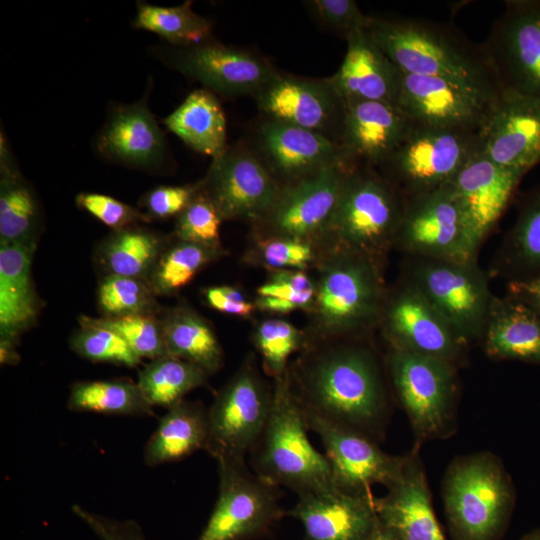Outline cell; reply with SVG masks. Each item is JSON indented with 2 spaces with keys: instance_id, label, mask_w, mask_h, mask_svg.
Wrapping results in <instances>:
<instances>
[{
  "instance_id": "7402d4cb",
  "label": "cell",
  "mask_w": 540,
  "mask_h": 540,
  "mask_svg": "<svg viewBox=\"0 0 540 540\" xmlns=\"http://www.w3.org/2000/svg\"><path fill=\"white\" fill-rule=\"evenodd\" d=\"M480 135L486 157L526 174L540 164V100L502 90Z\"/></svg>"
},
{
  "instance_id": "9f6ffc18",
  "label": "cell",
  "mask_w": 540,
  "mask_h": 540,
  "mask_svg": "<svg viewBox=\"0 0 540 540\" xmlns=\"http://www.w3.org/2000/svg\"><path fill=\"white\" fill-rule=\"evenodd\" d=\"M370 540H396L394 536L383 526H381Z\"/></svg>"
},
{
  "instance_id": "4316f807",
  "label": "cell",
  "mask_w": 540,
  "mask_h": 540,
  "mask_svg": "<svg viewBox=\"0 0 540 540\" xmlns=\"http://www.w3.org/2000/svg\"><path fill=\"white\" fill-rule=\"evenodd\" d=\"M105 158L135 168H156L167 156L166 140L147 99L119 106L111 112L96 139Z\"/></svg>"
},
{
  "instance_id": "f35d334b",
  "label": "cell",
  "mask_w": 540,
  "mask_h": 540,
  "mask_svg": "<svg viewBox=\"0 0 540 540\" xmlns=\"http://www.w3.org/2000/svg\"><path fill=\"white\" fill-rule=\"evenodd\" d=\"M160 241L152 233L124 228L108 240L104 247V261L111 275L141 278L155 265Z\"/></svg>"
},
{
  "instance_id": "11a10c76",
  "label": "cell",
  "mask_w": 540,
  "mask_h": 540,
  "mask_svg": "<svg viewBox=\"0 0 540 540\" xmlns=\"http://www.w3.org/2000/svg\"><path fill=\"white\" fill-rule=\"evenodd\" d=\"M19 361V355L14 347V340L1 339L0 342V362L1 364H16Z\"/></svg>"
},
{
  "instance_id": "8992f818",
  "label": "cell",
  "mask_w": 540,
  "mask_h": 540,
  "mask_svg": "<svg viewBox=\"0 0 540 540\" xmlns=\"http://www.w3.org/2000/svg\"><path fill=\"white\" fill-rule=\"evenodd\" d=\"M481 151L480 132L413 124L400 145L377 167L406 200L449 184Z\"/></svg>"
},
{
  "instance_id": "44dd1931",
  "label": "cell",
  "mask_w": 540,
  "mask_h": 540,
  "mask_svg": "<svg viewBox=\"0 0 540 540\" xmlns=\"http://www.w3.org/2000/svg\"><path fill=\"white\" fill-rule=\"evenodd\" d=\"M257 156L289 185L336 164L352 167L341 145L319 133L265 117L257 130ZM354 168V167H352Z\"/></svg>"
},
{
  "instance_id": "ab89813d",
  "label": "cell",
  "mask_w": 540,
  "mask_h": 540,
  "mask_svg": "<svg viewBox=\"0 0 540 540\" xmlns=\"http://www.w3.org/2000/svg\"><path fill=\"white\" fill-rule=\"evenodd\" d=\"M214 247L182 241L155 266L152 287L161 294L173 293L193 278L214 254Z\"/></svg>"
},
{
  "instance_id": "7a4b0ae2",
  "label": "cell",
  "mask_w": 540,
  "mask_h": 540,
  "mask_svg": "<svg viewBox=\"0 0 540 540\" xmlns=\"http://www.w3.org/2000/svg\"><path fill=\"white\" fill-rule=\"evenodd\" d=\"M367 30L404 73L444 78L494 98L502 93L483 45L472 42L452 25L368 16Z\"/></svg>"
},
{
  "instance_id": "f5cc1de1",
  "label": "cell",
  "mask_w": 540,
  "mask_h": 540,
  "mask_svg": "<svg viewBox=\"0 0 540 540\" xmlns=\"http://www.w3.org/2000/svg\"><path fill=\"white\" fill-rule=\"evenodd\" d=\"M208 304L223 313L241 317L249 316L254 305L236 288L230 286L211 287L205 292Z\"/></svg>"
},
{
  "instance_id": "74e56055",
  "label": "cell",
  "mask_w": 540,
  "mask_h": 540,
  "mask_svg": "<svg viewBox=\"0 0 540 540\" xmlns=\"http://www.w3.org/2000/svg\"><path fill=\"white\" fill-rule=\"evenodd\" d=\"M187 1L173 7L137 2L133 27L153 32L173 46H191L211 40L212 24Z\"/></svg>"
},
{
  "instance_id": "2e32d148",
  "label": "cell",
  "mask_w": 540,
  "mask_h": 540,
  "mask_svg": "<svg viewBox=\"0 0 540 540\" xmlns=\"http://www.w3.org/2000/svg\"><path fill=\"white\" fill-rule=\"evenodd\" d=\"M203 189L222 219H264L283 188L255 152L236 146L213 159Z\"/></svg>"
},
{
  "instance_id": "e575fe53",
  "label": "cell",
  "mask_w": 540,
  "mask_h": 540,
  "mask_svg": "<svg viewBox=\"0 0 540 540\" xmlns=\"http://www.w3.org/2000/svg\"><path fill=\"white\" fill-rule=\"evenodd\" d=\"M161 325L169 356L197 365L208 375L221 367V346L212 329L200 317L187 311H176Z\"/></svg>"
},
{
  "instance_id": "bcb514c9",
  "label": "cell",
  "mask_w": 540,
  "mask_h": 540,
  "mask_svg": "<svg viewBox=\"0 0 540 540\" xmlns=\"http://www.w3.org/2000/svg\"><path fill=\"white\" fill-rule=\"evenodd\" d=\"M221 220L211 200L199 193L179 215L176 232L182 241L213 247L219 240Z\"/></svg>"
},
{
  "instance_id": "5bb4252c",
  "label": "cell",
  "mask_w": 540,
  "mask_h": 540,
  "mask_svg": "<svg viewBox=\"0 0 540 540\" xmlns=\"http://www.w3.org/2000/svg\"><path fill=\"white\" fill-rule=\"evenodd\" d=\"M302 412L308 430L317 434L323 444L339 490L371 494L372 485L382 484L387 488L401 475L405 456L389 455L372 438L357 430Z\"/></svg>"
},
{
  "instance_id": "f6af8a7d",
  "label": "cell",
  "mask_w": 540,
  "mask_h": 540,
  "mask_svg": "<svg viewBox=\"0 0 540 540\" xmlns=\"http://www.w3.org/2000/svg\"><path fill=\"white\" fill-rule=\"evenodd\" d=\"M152 301L151 291L139 278L110 275L98 290L99 306L110 317L147 314Z\"/></svg>"
},
{
  "instance_id": "c3c4849f",
  "label": "cell",
  "mask_w": 540,
  "mask_h": 540,
  "mask_svg": "<svg viewBox=\"0 0 540 540\" xmlns=\"http://www.w3.org/2000/svg\"><path fill=\"white\" fill-rule=\"evenodd\" d=\"M77 205L109 227L120 230L130 224L144 220L137 210L104 194L81 193L76 197Z\"/></svg>"
},
{
  "instance_id": "3957f363",
  "label": "cell",
  "mask_w": 540,
  "mask_h": 540,
  "mask_svg": "<svg viewBox=\"0 0 540 540\" xmlns=\"http://www.w3.org/2000/svg\"><path fill=\"white\" fill-rule=\"evenodd\" d=\"M307 431L286 372L275 379L269 416L249 454L251 470L297 496L338 489L326 456L312 445Z\"/></svg>"
},
{
  "instance_id": "8d00e7d4",
  "label": "cell",
  "mask_w": 540,
  "mask_h": 540,
  "mask_svg": "<svg viewBox=\"0 0 540 540\" xmlns=\"http://www.w3.org/2000/svg\"><path fill=\"white\" fill-rule=\"evenodd\" d=\"M208 374L197 365L172 356L152 360L138 375V386L153 406L167 410L192 390L207 383Z\"/></svg>"
},
{
  "instance_id": "836d02e7",
  "label": "cell",
  "mask_w": 540,
  "mask_h": 540,
  "mask_svg": "<svg viewBox=\"0 0 540 540\" xmlns=\"http://www.w3.org/2000/svg\"><path fill=\"white\" fill-rule=\"evenodd\" d=\"M0 245L34 241L39 218L36 196L19 173L1 133Z\"/></svg>"
},
{
  "instance_id": "681fc988",
  "label": "cell",
  "mask_w": 540,
  "mask_h": 540,
  "mask_svg": "<svg viewBox=\"0 0 540 540\" xmlns=\"http://www.w3.org/2000/svg\"><path fill=\"white\" fill-rule=\"evenodd\" d=\"M263 261L274 268H303L313 257L307 241L277 237L262 243Z\"/></svg>"
},
{
  "instance_id": "f546056e",
  "label": "cell",
  "mask_w": 540,
  "mask_h": 540,
  "mask_svg": "<svg viewBox=\"0 0 540 540\" xmlns=\"http://www.w3.org/2000/svg\"><path fill=\"white\" fill-rule=\"evenodd\" d=\"M34 241L0 245V333L14 340L37 316L31 278Z\"/></svg>"
},
{
  "instance_id": "4fadbf2b",
  "label": "cell",
  "mask_w": 540,
  "mask_h": 540,
  "mask_svg": "<svg viewBox=\"0 0 540 540\" xmlns=\"http://www.w3.org/2000/svg\"><path fill=\"white\" fill-rule=\"evenodd\" d=\"M502 90L540 100V0H507L482 43Z\"/></svg>"
},
{
  "instance_id": "52a82bcc",
  "label": "cell",
  "mask_w": 540,
  "mask_h": 540,
  "mask_svg": "<svg viewBox=\"0 0 540 540\" xmlns=\"http://www.w3.org/2000/svg\"><path fill=\"white\" fill-rule=\"evenodd\" d=\"M407 278L445 317L463 344L481 338L494 295L477 258L409 257Z\"/></svg>"
},
{
  "instance_id": "277c9868",
  "label": "cell",
  "mask_w": 540,
  "mask_h": 540,
  "mask_svg": "<svg viewBox=\"0 0 540 540\" xmlns=\"http://www.w3.org/2000/svg\"><path fill=\"white\" fill-rule=\"evenodd\" d=\"M453 540H498L508 522L512 488L502 464L488 452L456 459L443 481Z\"/></svg>"
},
{
  "instance_id": "1f68e13d",
  "label": "cell",
  "mask_w": 540,
  "mask_h": 540,
  "mask_svg": "<svg viewBox=\"0 0 540 540\" xmlns=\"http://www.w3.org/2000/svg\"><path fill=\"white\" fill-rule=\"evenodd\" d=\"M494 269L508 282L540 276V183L522 196Z\"/></svg>"
},
{
  "instance_id": "603a6c76",
  "label": "cell",
  "mask_w": 540,
  "mask_h": 540,
  "mask_svg": "<svg viewBox=\"0 0 540 540\" xmlns=\"http://www.w3.org/2000/svg\"><path fill=\"white\" fill-rule=\"evenodd\" d=\"M524 172L501 167L482 151L449 183L478 250L511 200Z\"/></svg>"
},
{
  "instance_id": "30bf717a",
  "label": "cell",
  "mask_w": 540,
  "mask_h": 540,
  "mask_svg": "<svg viewBox=\"0 0 540 540\" xmlns=\"http://www.w3.org/2000/svg\"><path fill=\"white\" fill-rule=\"evenodd\" d=\"M315 295L319 321L330 334L364 329L382 315L384 291L376 262L357 253L339 250Z\"/></svg>"
},
{
  "instance_id": "816d5d0a",
  "label": "cell",
  "mask_w": 540,
  "mask_h": 540,
  "mask_svg": "<svg viewBox=\"0 0 540 540\" xmlns=\"http://www.w3.org/2000/svg\"><path fill=\"white\" fill-rule=\"evenodd\" d=\"M72 512L101 540H145L143 531L134 520H116L86 510L74 504Z\"/></svg>"
},
{
  "instance_id": "7bdbcfd3",
  "label": "cell",
  "mask_w": 540,
  "mask_h": 540,
  "mask_svg": "<svg viewBox=\"0 0 540 540\" xmlns=\"http://www.w3.org/2000/svg\"><path fill=\"white\" fill-rule=\"evenodd\" d=\"M81 329L71 339L73 350L94 362L137 366L141 358L113 331L81 321Z\"/></svg>"
},
{
  "instance_id": "9c48e42d",
  "label": "cell",
  "mask_w": 540,
  "mask_h": 540,
  "mask_svg": "<svg viewBox=\"0 0 540 540\" xmlns=\"http://www.w3.org/2000/svg\"><path fill=\"white\" fill-rule=\"evenodd\" d=\"M273 387L247 360L218 392L208 409L204 450L218 460H246L269 416Z\"/></svg>"
},
{
  "instance_id": "cb8c5ba5",
  "label": "cell",
  "mask_w": 540,
  "mask_h": 540,
  "mask_svg": "<svg viewBox=\"0 0 540 540\" xmlns=\"http://www.w3.org/2000/svg\"><path fill=\"white\" fill-rule=\"evenodd\" d=\"M375 499L339 489L310 493L286 515L302 524L305 540H370L380 527Z\"/></svg>"
},
{
  "instance_id": "6da1fadb",
  "label": "cell",
  "mask_w": 540,
  "mask_h": 540,
  "mask_svg": "<svg viewBox=\"0 0 540 540\" xmlns=\"http://www.w3.org/2000/svg\"><path fill=\"white\" fill-rule=\"evenodd\" d=\"M288 374L304 411L357 430L374 440L386 417L387 400L373 355L358 347L312 353Z\"/></svg>"
},
{
  "instance_id": "f1b7e54d",
  "label": "cell",
  "mask_w": 540,
  "mask_h": 540,
  "mask_svg": "<svg viewBox=\"0 0 540 540\" xmlns=\"http://www.w3.org/2000/svg\"><path fill=\"white\" fill-rule=\"evenodd\" d=\"M480 340L490 358L540 365V314L509 296H494Z\"/></svg>"
},
{
  "instance_id": "e0dca14e",
  "label": "cell",
  "mask_w": 540,
  "mask_h": 540,
  "mask_svg": "<svg viewBox=\"0 0 540 540\" xmlns=\"http://www.w3.org/2000/svg\"><path fill=\"white\" fill-rule=\"evenodd\" d=\"M497 100L444 78L402 72L397 105L417 125L481 132Z\"/></svg>"
},
{
  "instance_id": "b9f144b4",
  "label": "cell",
  "mask_w": 540,
  "mask_h": 540,
  "mask_svg": "<svg viewBox=\"0 0 540 540\" xmlns=\"http://www.w3.org/2000/svg\"><path fill=\"white\" fill-rule=\"evenodd\" d=\"M256 305L266 311L288 313L309 306L315 296L310 278L301 271L280 270L257 290Z\"/></svg>"
},
{
  "instance_id": "5b68a950",
  "label": "cell",
  "mask_w": 540,
  "mask_h": 540,
  "mask_svg": "<svg viewBox=\"0 0 540 540\" xmlns=\"http://www.w3.org/2000/svg\"><path fill=\"white\" fill-rule=\"evenodd\" d=\"M404 200L374 167L352 169L328 225L340 250L376 262L395 243Z\"/></svg>"
},
{
  "instance_id": "7c38bea8",
  "label": "cell",
  "mask_w": 540,
  "mask_h": 540,
  "mask_svg": "<svg viewBox=\"0 0 540 540\" xmlns=\"http://www.w3.org/2000/svg\"><path fill=\"white\" fill-rule=\"evenodd\" d=\"M408 257L446 260L477 258L450 184L404 200L395 243Z\"/></svg>"
},
{
  "instance_id": "ac0fdd59",
  "label": "cell",
  "mask_w": 540,
  "mask_h": 540,
  "mask_svg": "<svg viewBox=\"0 0 540 540\" xmlns=\"http://www.w3.org/2000/svg\"><path fill=\"white\" fill-rule=\"evenodd\" d=\"M265 117L319 133L340 144L346 102L332 80L279 74L256 95Z\"/></svg>"
},
{
  "instance_id": "60d3db41",
  "label": "cell",
  "mask_w": 540,
  "mask_h": 540,
  "mask_svg": "<svg viewBox=\"0 0 540 540\" xmlns=\"http://www.w3.org/2000/svg\"><path fill=\"white\" fill-rule=\"evenodd\" d=\"M82 322L109 329L119 335L140 358L152 360L168 355L162 325L148 314H131Z\"/></svg>"
},
{
  "instance_id": "ffe728a7",
  "label": "cell",
  "mask_w": 540,
  "mask_h": 540,
  "mask_svg": "<svg viewBox=\"0 0 540 540\" xmlns=\"http://www.w3.org/2000/svg\"><path fill=\"white\" fill-rule=\"evenodd\" d=\"M352 169L336 164L290 184L282 189L264 219L277 236L283 238L307 241L308 237L327 230Z\"/></svg>"
},
{
  "instance_id": "ee69618b",
  "label": "cell",
  "mask_w": 540,
  "mask_h": 540,
  "mask_svg": "<svg viewBox=\"0 0 540 540\" xmlns=\"http://www.w3.org/2000/svg\"><path fill=\"white\" fill-rule=\"evenodd\" d=\"M301 333L290 323L271 319L257 328L255 344L266 372L275 379L287 372V362L292 353L302 347Z\"/></svg>"
},
{
  "instance_id": "7dc6e473",
  "label": "cell",
  "mask_w": 540,
  "mask_h": 540,
  "mask_svg": "<svg viewBox=\"0 0 540 540\" xmlns=\"http://www.w3.org/2000/svg\"><path fill=\"white\" fill-rule=\"evenodd\" d=\"M317 19L328 29L348 40L367 29L368 16L353 0H313L307 2Z\"/></svg>"
},
{
  "instance_id": "db71d44e",
  "label": "cell",
  "mask_w": 540,
  "mask_h": 540,
  "mask_svg": "<svg viewBox=\"0 0 540 540\" xmlns=\"http://www.w3.org/2000/svg\"><path fill=\"white\" fill-rule=\"evenodd\" d=\"M507 296L540 314V276L507 283Z\"/></svg>"
},
{
  "instance_id": "d6a6232c",
  "label": "cell",
  "mask_w": 540,
  "mask_h": 540,
  "mask_svg": "<svg viewBox=\"0 0 540 540\" xmlns=\"http://www.w3.org/2000/svg\"><path fill=\"white\" fill-rule=\"evenodd\" d=\"M165 126L193 150L220 157L226 151V118L214 93L192 91L171 114Z\"/></svg>"
},
{
  "instance_id": "484cf974",
  "label": "cell",
  "mask_w": 540,
  "mask_h": 540,
  "mask_svg": "<svg viewBox=\"0 0 540 540\" xmlns=\"http://www.w3.org/2000/svg\"><path fill=\"white\" fill-rule=\"evenodd\" d=\"M381 526L396 540H446L436 519L423 465L405 455L403 470L387 493L375 499Z\"/></svg>"
},
{
  "instance_id": "ba28073f",
  "label": "cell",
  "mask_w": 540,
  "mask_h": 540,
  "mask_svg": "<svg viewBox=\"0 0 540 540\" xmlns=\"http://www.w3.org/2000/svg\"><path fill=\"white\" fill-rule=\"evenodd\" d=\"M218 498L197 540H252L286 515L280 488L258 477L246 460H218Z\"/></svg>"
},
{
  "instance_id": "4dcf8cb0",
  "label": "cell",
  "mask_w": 540,
  "mask_h": 540,
  "mask_svg": "<svg viewBox=\"0 0 540 540\" xmlns=\"http://www.w3.org/2000/svg\"><path fill=\"white\" fill-rule=\"evenodd\" d=\"M208 439V410L200 403L181 401L160 419L144 448L149 467L177 462L205 449Z\"/></svg>"
},
{
  "instance_id": "9a60e30c",
  "label": "cell",
  "mask_w": 540,
  "mask_h": 540,
  "mask_svg": "<svg viewBox=\"0 0 540 540\" xmlns=\"http://www.w3.org/2000/svg\"><path fill=\"white\" fill-rule=\"evenodd\" d=\"M163 59L173 69L227 97L256 95L280 73L266 58L208 40L165 48Z\"/></svg>"
},
{
  "instance_id": "d4e9b609",
  "label": "cell",
  "mask_w": 540,
  "mask_h": 540,
  "mask_svg": "<svg viewBox=\"0 0 540 540\" xmlns=\"http://www.w3.org/2000/svg\"><path fill=\"white\" fill-rule=\"evenodd\" d=\"M413 124L395 104L362 100L346 102L340 145L352 167L375 168L400 145Z\"/></svg>"
},
{
  "instance_id": "f907efd6",
  "label": "cell",
  "mask_w": 540,
  "mask_h": 540,
  "mask_svg": "<svg viewBox=\"0 0 540 540\" xmlns=\"http://www.w3.org/2000/svg\"><path fill=\"white\" fill-rule=\"evenodd\" d=\"M201 184L186 186H160L145 196V206L157 218L181 214L202 189Z\"/></svg>"
},
{
  "instance_id": "83f0119b",
  "label": "cell",
  "mask_w": 540,
  "mask_h": 540,
  "mask_svg": "<svg viewBox=\"0 0 540 540\" xmlns=\"http://www.w3.org/2000/svg\"><path fill=\"white\" fill-rule=\"evenodd\" d=\"M346 41L344 60L330 77L345 102L362 100L397 105L402 71L382 51L367 29Z\"/></svg>"
},
{
  "instance_id": "8fae6325",
  "label": "cell",
  "mask_w": 540,
  "mask_h": 540,
  "mask_svg": "<svg viewBox=\"0 0 540 540\" xmlns=\"http://www.w3.org/2000/svg\"><path fill=\"white\" fill-rule=\"evenodd\" d=\"M387 364L398 400L420 439L446 434L453 420L455 365L391 349Z\"/></svg>"
},
{
  "instance_id": "6f0895ef",
  "label": "cell",
  "mask_w": 540,
  "mask_h": 540,
  "mask_svg": "<svg viewBox=\"0 0 540 540\" xmlns=\"http://www.w3.org/2000/svg\"><path fill=\"white\" fill-rule=\"evenodd\" d=\"M520 540H540V529L533 530L523 536Z\"/></svg>"
},
{
  "instance_id": "d590c367",
  "label": "cell",
  "mask_w": 540,
  "mask_h": 540,
  "mask_svg": "<svg viewBox=\"0 0 540 540\" xmlns=\"http://www.w3.org/2000/svg\"><path fill=\"white\" fill-rule=\"evenodd\" d=\"M69 410L116 416H154L137 383L130 380L76 382L67 402Z\"/></svg>"
},
{
  "instance_id": "d6986e66",
  "label": "cell",
  "mask_w": 540,
  "mask_h": 540,
  "mask_svg": "<svg viewBox=\"0 0 540 540\" xmlns=\"http://www.w3.org/2000/svg\"><path fill=\"white\" fill-rule=\"evenodd\" d=\"M381 316L391 349L437 358L453 365L462 358L466 345L408 278L384 304Z\"/></svg>"
}]
</instances>
